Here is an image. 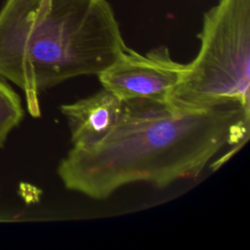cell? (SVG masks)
<instances>
[{
    "mask_svg": "<svg viewBox=\"0 0 250 250\" xmlns=\"http://www.w3.org/2000/svg\"><path fill=\"white\" fill-rule=\"evenodd\" d=\"M123 101L103 88L72 104H62L73 148L87 149L103 142L119 120Z\"/></svg>",
    "mask_w": 250,
    "mask_h": 250,
    "instance_id": "obj_5",
    "label": "cell"
},
{
    "mask_svg": "<svg viewBox=\"0 0 250 250\" xmlns=\"http://www.w3.org/2000/svg\"><path fill=\"white\" fill-rule=\"evenodd\" d=\"M23 116L21 97L0 77V148L5 146L9 134L21 124Z\"/></svg>",
    "mask_w": 250,
    "mask_h": 250,
    "instance_id": "obj_6",
    "label": "cell"
},
{
    "mask_svg": "<svg viewBox=\"0 0 250 250\" xmlns=\"http://www.w3.org/2000/svg\"><path fill=\"white\" fill-rule=\"evenodd\" d=\"M194 60L169 97L192 108H250V0H219L203 16Z\"/></svg>",
    "mask_w": 250,
    "mask_h": 250,
    "instance_id": "obj_3",
    "label": "cell"
},
{
    "mask_svg": "<svg viewBox=\"0 0 250 250\" xmlns=\"http://www.w3.org/2000/svg\"><path fill=\"white\" fill-rule=\"evenodd\" d=\"M187 63L172 59L166 46L140 54L127 47L107 68L98 74L103 88L122 101L168 100L180 82Z\"/></svg>",
    "mask_w": 250,
    "mask_h": 250,
    "instance_id": "obj_4",
    "label": "cell"
},
{
    "mask_svg": "<svg viewBox=\"0 0 250 250\" xmlns=\"http://www.w3.org/2000/svg\"><path fill=\"white\" fill-rule=\"evenodd\" d=\"M8 221H13V216L0 213V222H8Z\"/></svg>",
    "mask_w": 250,
    "mask_h": 250,
    "instance_id": "obj_7",
    "label": "cell"
},
{
    "mask_svg": "<svg viewBox=\"0 0 250 250\" xmlns=\"http://www.w3.org/2000/svg\"><path fill=\"white\" fill-rule=\"evenodd\" d=\"M250 108L239 104L192 108L169 100L123 101L110 134L87 149L71 148L57 173L65 188L105 199L124 186L163 188L198 178L211 160L248 141Z\"/></svg>",
    "mask_w": 250,
    "mask_h": 250,
    "instance_id": "obj_1",
    "label": "cell"
},
{
    "mask_svg": "<svg viewBox=\"0 0 250 250\" xmlns=\"http://www.w3.org/2000/svg\"><path fill=\"white\" fill-rule=\"evenodd\" d=\"M126 48L106 0H5L0 9V77L23 92L35 118L42 92L98 75Z\"/></svg>",
    "mask_w": 250,
    "mask_h": 250,
    "instance_id": "obj_2",
    "label": "cell"
}]
</instances>
